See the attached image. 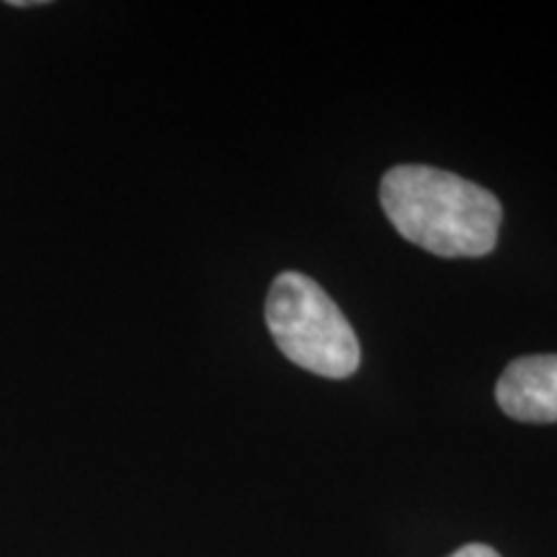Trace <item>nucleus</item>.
Here are the masks:
<instances>
[{
  "label": "nucleus",
  "instance_id": "f257e3e1",
  "mask_svg": "<svg viewBox=\"0 0 557 557\" xmlns=\"http://www.w3.org/2000/svg\"><path fill=\"white\" fill-rule=\"evenodd\" d=\"M393 227L442 259H480L498 243L504 207L480 184L431 165H395L380 184Z\"/></svg>",
  "mask_w": 557,
  "mask_h": 557
},
{
  "label": "nucleus",
  "instance_id": "f03ea898",
  "mask_svg": "<svg viewBox=\"0 0 557 557\" xmlns=\"http://www.w3.org/2000/svg\"><path fill=\"white\" fill-rule=\"evenodd\" d=\"M267 325L289 361L329 380H346L361 364L359 338L315 278L284 271L267 299Z\"/></svg>",
  "mask_w": 557,
  "mask_h": 557
},
{
  "label": "nucleus",
  "instance_id": "7ed1b4c3",
  "mask_svg": "<svg viewBox=\"0 0 557 557\" xmlns=\"http://www.w3.org/2000/svg\"><path fill=\"white\" fill-rule=\"evenodd\" d=\"M496 400L506 416L521 423H555L557 354L511 361L496 385Z\"/></svg>",
  "mask_w": 557,
  "mask_h": 557
},
{
  "label": "nucleus",
  "instance_id": "20e7f679",
  "mask_svg": "<svg viewBox=\"0 0 557 557\" xmlns=\"http://www.w3.org/2000/svg\"><path fill=\"white\" fill-rule=\"evenodd\" d=\"M449 557H500V555L493 547L480 545V542H472V545L459 547L457 553H451Z\"/></svg>",
  "mask_w": 557,
  "mask_h": 557
},
{
  "label": "nucleus",
  "instance_id": "39448f33",
  "mask_svg": "<svg viewBox=\"0 0 557 557\" xmlns=\"http://www.w3.org/2000/svg\"><path fill=\"white\" fill-rule=\"evenodd\" d=\"M45 0H11L9 5H16V9H29V5H41Z\"/></svg>",
  "mask_w": 557,
  "mask_h": 557
}]
</instances>
